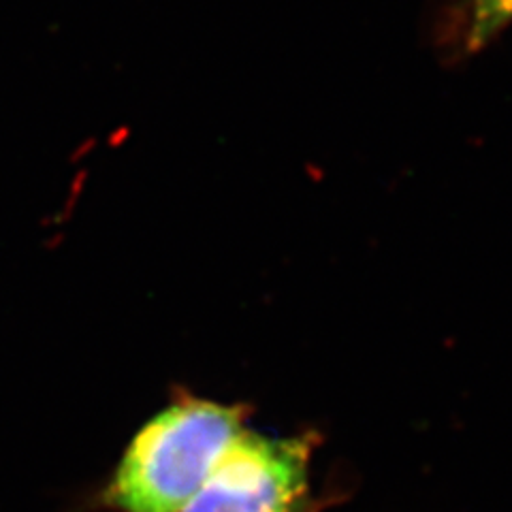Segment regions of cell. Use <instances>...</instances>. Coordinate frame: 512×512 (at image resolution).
Masks as SVG:
<instances>
[{
  "mask_svg": "<svg viewBox=\"0 0 512 512\" xmlns=\"http://www.w3.org/2000/svg\"><path fill=\"white\" fill-rule=\"evenodd\" d=\"M246 419L248 410L239 404L192 395L175 399L126 446L105 502L120 512H180L248 429Z\"/></svg>",
  "mask_w": 512,
  "mask_h": 512,
  "instance_id": "cell-1",
  "label": "cell"
},
{
  "mask_svg": "<svg viewBox=\"0 0 512 512\" xmlns=\"http://www.w3.org/2000/svg\"><path fill=\"white\" fill-rule=\"evenodd\" d=\"M512 22V0H470L466 39L470 50L489 43Z\"/></svg>",
  "mask_w": 512,
  "mask_h": 512,
  "instance_id": "cell-3",
  "label": "cell"
},
{
  "mask_svg": "<svg viewBox=\"0 0 512 512\" xmlns=\"http://www.w3.org/2000/svg\"><path fill=\"white\" fill-rule=\"evenodd\" d=\"M312 434L274 438L244 429L180 512H308Z\"/></svg>",
  "mask_w": 512,
  "mask_h": 512,
  "instance_id": "cell-2",
  "label": "cell"
}]
</instances>
